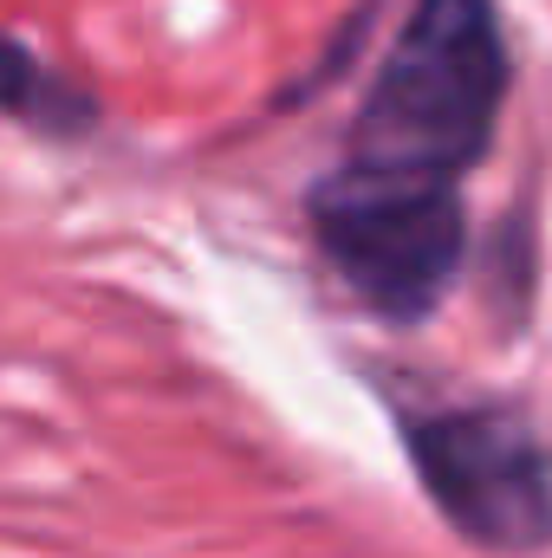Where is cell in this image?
I'll list each match as a JSON object with an SVG mask.
<instances>
[{
  "instance_id": "cell-3",
  "label": "cell",
  "mask_w": 552,
  "mask_h": 558,
  "mask_svg": "<svg viewBox=\"0 0 552 558\" xmlns=\"http://www.w3.org/2000/svg\"><path fill=\"white\" fill-rule=\"evenodd\" d=\"M435 513L488 553L552 546V448L514 410H422L404 422Z\"/></svg>"
},
{
  "instance_id": "cell-4",
  "label": "cell",
  "mask_w": 552,
  "mask_h": 558,
  "mask_svg": "<svg viewBox=\"0 0 552 558\" xmlns=\"http://www.w3.org/2000/svg\"><path fill=\"white\" fill-rule=\"evenodd\" d=\"M0 111L7 118H26V124H39V131H85V118H92V105L65 85V78H52L20 39H7L0 33Z\"/></svg>"
},
{
  "instance_id": "cell-2",
  "label": "cell",
  "mask_w": 552,
  "mask_h": 558,
  "mask_svg": "<svg viewBox=\"0 0 552 558\" xmlns=\"http://www.w3.org/2000/svg\"><path fill=\"white\" fill-rule=\"evenodd\" d=\"M305 215L338 279L397 325L429 318L468 260L461 182H416V175H377L338 162L305 195Z\"/></svg>"
},
{
  "instance_id": "cell-1",
  "label": "cell",
  "mask_w": 552,
  "mask_h": 558,
  "mask_svg": "<svg viewBox=\"0 0 552 558\" xmlns=\"http://www.w3.org/2000/svg\"><path fill=\"white\" fill-rule=\"evenodd\" d=\"M507 85L514 65L494 0H416L358 105L345 162L416 182H461L501 131Z\"/></svg>"
}]
</instances>
